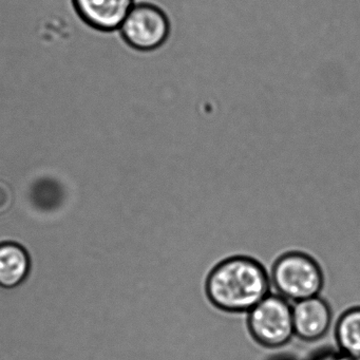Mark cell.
<instances>
[{
	"label": "cell",
	"mask_w": 360,
	"mask_h": 360,
	"mask_svg": "<svg viewBox=\"0 0 360 360\" xmlns=\"http://www.w3.org/2000/svg\"><path fill=\"white\" fill-rule=\"evenodd\" d=\"M339 349L360 357V307H353L341 314L335 328Z\"/></svg>",
	"instance_id": "obj_8"
},
{
	"label": "cell",
	"mask_w": 360,
	"mask_h": 360,
	"mask_svg": "<svg viewBox=\"0 0 360 360\" xmlns=\"http://www.w3.org/2000/svg\"><path fill=\"white\" fill-rule=\"evenodd\" d=\"M274 360H292L290 359V358H276V359Z\"/></svg>",
	"instance_id": "obj_10"
},
{
	"label": "cell",
	"mask_w": 360,
	"mask_h": 360,
	"mask_svg": "<svg viewBox=\"0 0 360 360\" xmlns=\"http://www.w3.org/2000/svg\"><path fill=\"white\" fill-rule=\"evenodd\" d=\"M30 257L27 250L14 242L0 243V288H18L28 277Z\"/></svg>",
	"instance_id": "obj_7"
},
{
	"label": "cell",
	"mask_w": 360,
	"mask_h": 360,
	"mask_svg": "<svg viewBox=\"0 0 360 360\" xmlns=\"http://www.w3.org/2000/svg\"><path fill=\"white\" fill-rule=\"evenodd\" d=\"M295 336L307 342L320 340L328 334L333 321L330 304L320 296L292 304Z\"/></svg>",
	"instance_id": "obj_6"
},
{
	"label": "cell",
	"mask_w": 360,
	"mask_h": 360,
	"mask_svg": "<svg viewBox=\"0 0 360 360\" xmlns=\"http://www.w3.org/2000/svg\"><path fill=\"white\" fill-rule=\"evenodd\" d=\"M271 276L252 257L233 256L219 262L208 274L205 294L219 311L248 314L271 294Z\"/></svg>",
	"instance_id": "obj_1"
},
{
	"label": "cell",
	"mask_w": 360,
	"mask_h": 360,
	"mask_svg": "<svg viewBox=\"0 0 360 360\" xmlns=\"http://www.w3.org/2000/svg\"><path fill=\"white\" fill-rule=\"evenodd\" d=\"M311 360H360V357L356 356L349 355L345 352L340 351H326L318 355L314 356Z\"/></svg>",
	"instance_id": "obj_9"
},
{
	"label": "cell",
	"mask_w": 360,
	"mask_h": 360,
	"mask_svg": "<svg viewBox=\"0 0 360 360\" xmlns=\"http://www.w3.org/2000/svg\"><path fill=\"white\" fill-rule=\"evenodd\" d=\"M75 12L90 28L102 32L119 31L136 0H72Z\"/></svg>",
	"instance_id": "obj_5"
},
{
	"label": "cell",
	"mask_w": 360,
	"mask_h": 360,
	"mask_svg": "<svg viewBox=\"0 0 360 360\" xmlns=\"http://www.w3.org/2000/svg\"><path fill=\"white\" fill-rule=\"evenodd\" d=\"M122 39L143 53L161 48L169 37L170 22L165 12L149 3H136L120 28Z\"/></svg>",
	"instance_id": "obj_4"
},
{
	"label": "cell",
	"mask_w": 360,
	"mask_h": 360,
	"mask_svg": "<svg viewBox=\"0 0 360 360\" xmlns=\"http://www.w3.org/2000/svg\"><path fill=\"white\" fill-rule=\"evenodd\" d=\"M248 332L258 345L278 349L295 336L292 304L278 294H269L248 313Z\"/></svg>",
	"instance_id": "obj_3"
},
{
	"label": "cell",
	"mask_w": 360,
	"mask_h": 360,
	"mask_svg": "<svg viewBox=\"0 0 360 360\" xmlns=\"http://www.w3.org/2000/svg\"><path fill=\"white\" fill-rule=\"evenodd\" d=\"M271 286L290 302L320 296L324 286V274L315 258L303 252L281 255L271 266Z\"/></svg>",
	"instance_id": "obj_2"
}]
</instances>
